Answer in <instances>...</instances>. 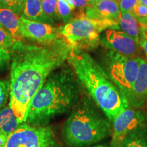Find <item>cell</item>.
I'll return each instance as SVG.
<instances>
[{
  "label": "cell",
  "instance_id": "8992f818",
  "mask_svg": "<svg viewBox=\"0 0 147 147\" xmlns=\"http://www.w3.org/2000/svg\"><path fill=\"white\" fill-rule=\"evenodd\" d=\"M139 59V57L126 56L112 51L106 59L105 71L127 101L138 72Z\"/></svg>",
  "mask_w": 147,
  "mask_h": 147
},
{
  "label": "cell",
  "instance_id": "5b68a950",
  "mask_svg": "<svg viewBox=\"0 0 147 147\" xmlns=\"http://www.w3.org/2000/svg\"><path fill=\"white\" fill-rule=\"evenodd\" d=\"M108 29H119L118 23L106 20L75 17L59 29L71 50H93L100 43V35Z\"/></svg>",
  "mask_w": 147,
  "mask_h": 147
},
{
  "label": "cell",
  "instance_id": "f546056e",
  "mask_svg": "<svg viewBox=\"0 0 147 147\" xmlns=\"http://www.w3.org/2000/svg\"><path fill=\"white\" fill-rule=\"evenodd\" d=\"M86 1H87L90 5H95L96 4L98 1H100V0H86Z\"/></svg>",
  "mask_w": 147,
  "mask_h": 147
},
{
  "label": "cell",
  "instance_id": "52a82bcc",
  "mask_svg": "<svg viewBox=\"0 0 147 147\" xmlns=\"http://www.w3.org/2000/svg\"><path fill=\"white\" fill-rule=\"evenodd\" d=\"M3 147H61L50 126H32L23 123L8 138Z\"/></svg>",
  "mask_w": 147,
  "mask_h": 147
},
{
  "label": "cell",
  "instance_id": "4fadbf2b",
  "mask_svg": "<svg viewBox=\"0 0 147 147\" xmlns=\"http://www.w3.org/2000/svg\"><path fill=\"white\" fill-rule=\"evenodd\" d=\"M0 25L14 38L18 40L22 38L23 23L21 16L14 11L9 9H0Z\"/></svg>",
  "mask_w": 147,
  "mask_h": 147
},
{
  "label": "cell",
  "instance_id": "44dd1931",
  "mask_svg": "<svg viewBox=\"0 0 147 147\" xmlns=\"http://www.w3.org/2000/svg\"><path fill=\"white\" fill-rule=\"evenodd\" d=\"M10 96V82L0 79V110L8 101Z\"/></svg>",
  "mask_w": 147,
  "mask_h": 147
},
{
  "label": "cell",
  "instance_id": "e575fe53",
  "mask_svg": "<svg viewBox=\"0 0 147 147\" xmlns=\"http://www.w3.org/2000/svg\"><path fill=\"white\" fill-rule=\"evenodd\" d=\"M0 27H1V25H0Z\"/></svg>",
  "mask_w": 147,
  "mask_h": 147
},
{
  "label": "cell",
  "instance_id": "603a6c76",
  "mask_svg": "<svg viewBox=\"0 0 147 147\" xmlns=\"http://www.w3.org/2000/svg\"><path fill=\"white\" fill-rule=\"evenodd\" d=\"M132 13L137 18L139 23H142L147 20V6L139 2L134 8Z\"/></svg>",
  "mask_w": 147,
  "mask_h": 147
},
{
  "label": "cell",
  "instance_id": "836d02e7",
  "mask_svg": "<svg viewBox=\"0 0 147 147\" xmlns=\"http://www.w3.org/2000/svg\"><path fill=\"white\" fill-rule=\"evenodd\" d=\"M115 1H117V2H119V1H121V0H115Z\"/></svg>",
  "mask_w": 147,
  "mask_h": 147
},
{
  "label": "cell",
  "instance_id": "d6a6232c",
  "mask_svg": "<svg viewBox=\"0 0 147 147\" xmlns=\"http://www.w3.org/2000/svg\"><path fill=\"white\" fill-rule=\"evenodd\" d=\"M146 116H147V102H146Z\"/></svg>",
  "mask_w": 147,
  "mask_h": 147
},
{
  "label": "cell",
  "instance_id": "5bb4252c",
  "mask_svg": "<svg viewBox=\"0 0 147 147\" xmlns=\"http://www.w3.org/2000/svg\"><path fill=\"white\" fill-rule=\"evenodd\" d=\"M21 16L37 22L53 24L54 21L47 17L42 9V0H25Z\"/></svg>",
  "mask_w": 147,
  "mask_h": 147
},
{
  "label": "cell",
  "instance_id": "277c9868",
  "mask_svg": "<svg viewBox=\"0 0 147 147\" xmlns=\"http://www.w3.org/2000/svg\"><path fill=\"white\" fill-rule=\"evenodd\" d=\"M62 134L68 147H89L111 136L112 123L89 96L73 108Z\"/></svg>",
  "mask_w": 147,
  "mask_h": 147
},
{
  "label": "cell",
  "instance_id": "484cf974",
  "mask_svg": "<svg viewBox=\"0 0 147 147\" xmlns=\"http://www.w3.org/2000/svg\"><path fill=\"white\" fill-rule=\"evenodd\" d=\"M139 45L147 55V30L140 25L139 33Z\"/></svg>",
  "mask_w": 147,
  "mask_h": 147
},
{
  "label": "cell",
  "instance_id": "7a4b0ae2",
  "mask_svg": "<svg viewBox=\"0 0 147 147\" xmlns=\"http://www.w3.org/2000/svg\"><path fill=\"white\" fill-rule=\"evenodd\" d=\"M82 87L71 67L60 66L47 77L32 99L25 123L45 126L53 119L72 110L81 100Z\"/></svg>",
  "mask_w": 147,
  "mask_h": 147
},
{
  "label": "cell",
  "instance_id": "3957f363",
  "mask_svg": "<svg viewBox=\"0 0 147 147\" xmlns=\"http://www.w3.org/2000/svg\"><path fill=\"white\" fill-rule=\"evenodd\" d=\"M67 61L82 87L107 118L113 123L130 105L106 71L86 51L71 50Z\"/></svg>",
  "mask_w": 147,
  "mask_h": 147
},
{
  "label": "cell",
  "instance_id": "e0dca14e",
  "mask_svg": "<svg viewBox=\"0 0 147 147\" xmlns=\"http://www.w3.org/2000/svg\"><path fill=\"white\" fill-rule=\"evenodd\" d=\"M121 147H147V124L136 129L129 134Z\"/></svg>",
  "mask_w": 147,
  "mask_h": 147
},
{
  "label": "cell",
  "instance_id": "7c38bea8",
  "mask_svg": "<svg viewBox=\"0 0 147 147\" xmlns=\"http://www.w3.org/2000/svg\"><path fill=\"white\" fill-rule=\"evenodd\" d=\"M147 102V61L139 59V68L128 102L131 107L141 109Z\"/></svg>",
  "mask_w": 147,
  "mask_h": 147
},
{
  "label": "cell",
  "instance_id": "6da1fadb",
  "mask_svg": "<svg viewBox=\"0 0 147 147\" xmlns=\"http://www.w3.org/2000/svg\"><path fill=\"white\" fill-rule=\"evenodd\" d=\"M9 105L19 125L25 123L32 99L47 77L67 59L71 49L63 37L51 43L18 41L10 49Z\"/></svg>",
  "mask_w": 147,
  "mask_h": 147
},
{
  "label": "cell",
  "instance_id": "4dcf8cb0",
  "mask_svg": "<svg viewBox=\"0 0 147 147\" xmlns=\"http://www.w3.org/2000/svg\"><path fill=\"white\" fill-rule=\"evenodd\" d=\"M18 4L20 5V6L23 9V6H24V3H25V0H17Z\"/></svg>",
  "mask_w": 147,
  "mask_h": 147
},
{
  "label": "cell",
  "instance_id": "9a60e30c",
  "mask_svg": "<svg viewBox=\"0 0 147 147\" xmlns=\"http://www.w3.org/2000/svg\"><path fill=\"white\" fill-rule=\"evenodd\" d=\"M119 29L129 36L139 45L140 25L132 12H121L119 20Z\"/></svg>",
  "mask_w": 147,
  "mask_h": 147
},
{
  "label": "cell",
  "instance_id": "f1b7e54d",
  "mask_svg": "<svg viewBox=\"0 0 147 147\" xmlns=\"http://www.w3.org/2000/svg\"><path fill=\"white\" fill-rule=\"evenodd\" d=\"M89 147H109V144L107 143H102V144H96Z\"/></svg>",
  "mask_w": 147,
  "mask_h": 147
},
{
  "label": "cell",
  "instance_id": "cb8c5ba5",
  "mask_svg": "<svg viewBox=\"0 0 147 147\" xmlns=\"http://www.w3.org/2000/svg\"><path fill=\"white\" fill-rule=\"evenodd\" d=\"M139 2V0H121L118 3L121 12H132Z\"/></svg>",
  "mask_w": 147,
  "mask_h": 147
},
{
  "label": "cell",
  "instance_id": "ac0fdd59",
  "mask_svg": "<svg viewBox=\"0 0 147 147\" xmlns=\"http://www.w3.org/2000/svg\"><path fill=\"white\" fill-rule=\"evenodd\" d=\"M57 10L59 20H61L64 23H68L72 19L71 16L74 9L65 0H57Z\"/></svg>",
  "mask_w": 147,
  "mask_h": 147
},
{
  "label": "cell",
  "instance_id": "83f0119b",
  "mask_svg": "<svg viewBox=\"0 0 147 147\" xmlns=\"http://www.w3.org/2000/svg\"><path fill=\"white\" fill-rule=\"evenodd\" d=\"M8 137L9 136H8L5 135V134L0 132V147L3 146V145H4L5 144V142H6Z\"/></svg>",
  "mask_w": 147,
  "mask_h": 147
},
{
  "label": "cell",
  "instance_id": "ba28073f",
  "mask_svg": "<svg viewBox=\"0 0 147 147\" xmlns=\"http://www.w3.org/2000/svg\"><path fill=\"white\" fill-rule=\"evenodd\" d=\"M147 124L146 114L139 108L129 107L121 112L112 123L109 147H121L125 138L131 132Z\"/></svg>",
  "mask_w": 147,
  "mask_h": 147
},
{
  "label": "cell",
  "instance_id": "8fae6325",
  "mask_svg": "<svg viewBox=\"0 0 147 147\" xmlns=\"http://www.w3.org/2000/svg\"><path fill=\"white\" fill-rule=\"evenodd\" d=\"M121 11L115 0H100L96 4L81 8L76 17L106 20L119 23Z\"/></svg>",
  "mask_w": 147,
  "mask_h": 147
},
{
  "label": "cell",
  "instance_id": "2e32d148",
  "mask_svg": "<svg viewBox=\"0 0 147 147\" xmlns=\"http://www.w3.org/2000/svg\"><path fill=\"white\" fill-rule=\"evenodd\" d=\"M19 125L15 114L9 105H5L0 110V132L9 136Z\"/></svg>",
  "mask_w": 147,
  "mask_h": 147
},
{
  "label": "cell",
  "instance_id": "d6986e66",
  "mask_svg": "<svg viewBox=\"0 0 147 147\" xmlns=\"http://www.w3.org/2000/svg\"><path fill=\"white\" fill-rule=\"evenodd\" d=\"M42 9L46 16L55 22V20H59L57 5V0H42Z\"/></svg>",
  "mask_w": 147,
  "mask_h": 147
},
{
  "label": "cell",
  "instance_id": "d4e9b609",
  "mask_svg": "<svg viewBox=\"0 0 147 147\" xmlns=\"http://www.w3.org/2000/svg\"><path fill=\"white\" fill-rule=\"evenodd\" d=\"M12 55L10 49L0 47V69L5 68L10 63Z\"/></svg>",
  "mask_w": 147,
  "mask_h": 147
},
{
  "label": "cell",
  "instance_id": "ffe728a7",
  "mask_svg": "<svg viewBox=\"0 0 147 147\" xmlns=\"http://www.w3.org/2000/svg\"><path fill=\"white\" fill-rule=\"evenodd\" d=\"M18 40L12 35L5 31L2 27H0V47L3 49H10L18 41Z\"/></svg>",
  "mask_w": 147,
  "mask_h": 147
},
{
  "label": "cell",
  "instance_id": "4316f807",
  "mask_svg": "<svg viewBox=\"0 0 147 147\" xmlns=\"http://www.w3.org/2000/svg\"><path fill=\"white\" fill-rule=\"evenodd\" d=\"M69 5L74 10L76 8H83L89 6L90 4L86 0H65Z\"/></svg>",
  "mask_w": 147,
  "mask_h": 147
},
{
  "label": "cell",
  "instance_id": "9c48e42d",
  "mask_svg": "<svg viewBox=\"0 0 147 147\" xmlns=\"http://www.w3.org/2000/svg\"><path fill=\"white\" fill-rule=\"evenodd\" d=\"M100 43L110 51L126 56L138 57L140 51V45L133 38L117 29H108L104 31L100 35Z\"/></svg>",
  "mask_w": 147,
  "mask_h": 147
},
{
  "label": "cell",
  "instance_id": "1f68e13d",
  "mask_svg": "<svg viewBox=\"0 0 147 147\" xmlns=\"http://www.w3.org/2000/svg\"><path fill=\"white\" fill-rule=\"evenodd\" d=\"M139 1L142 4H144L147 6V0H139Z\"/></svg>",
  "mask_w": 147,
  "mask_h": 147
},
{
  "label": "cell",
  "instance_id": "30bf717a",
  "mask_svg": "<svg viewBox=\"0 0 147 147\" xmlns=\"http://www.w3.org/2000/svg\"><path fill=\"white\" fill-rule=\"evenodd\" d=\"M21 19L23 23L22 38L45 44L55 42L63 37L60 34L59 29L55 28L51 24L31 21L23 16H21Z\"/></svg>",
  "mask_w": 147,
  "mask_h": 147
},
{
  "label": "cell",
  "instance_id": "7402d4cb",
  "mask_svg": "<svg viewBox=\"0 0 147 147\" xmlns=\"http://www.w3.org/2000/svg\"><path fill=\"white\" fill-rule=\"evenodd\" d=\"M0 9H9L18 15L23 12V8L18 4L17 0H0Z\"/></svg>",
  "mask_w": 147,
  "mask_h": 147
}]
</instances>
